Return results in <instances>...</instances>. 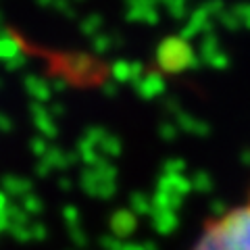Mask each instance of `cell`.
Instances as JSON below:
<instances>
[{
  "label": "cell",
  "instance_id": "obj_1",
  "mask_svg": "<svg viewBox=\"0 0 250 250\" xmlns=\"http://www.w3.org/2000/svg\"><path fill=\"white\" fill-rule=\"evenodd\" d=\"M188 250H250V188L240 202L207 219Z\"/></svg>",
  "mask_w": 250,
  "mask_h": 250
}]
</instances>
